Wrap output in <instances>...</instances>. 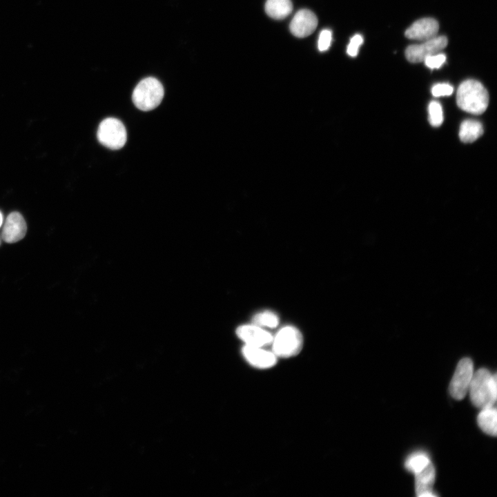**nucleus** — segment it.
I'll return each mask as SVG.
<instances>
[{
    "instance_id": "nucleus-1",
    "label": "nucleus",
    "mask_w": 497,
    "mask_h": 497,
    "mask_svg": "<svg viewBox=\"0 0 497 497\" xmlns=\"http://www.w3.org/2000/svg\"><path fill=\"white\" fill-rule=\"evenodd\" d=\"M472 404L483 409L495 405L497 398L496 374L481 368L474 373L469 391Z\"/></svg>"
},
{
    "instance_id": "nucleus-2",
    "label": "nucleus",
    "mask_w": 497,
    "mask_h": 497,
    "mask_svg": "<svg viewBox=\"0 0 497 497\" xmlns=\"http://www.w3.org/2000/svg\"><path fill=\"white\" fill-rule=\"evenodd\" d=\"M456 102L462 110L474 115H480L488 106L489 94L480 82L467 79L462 82L458 88Z\"/></svg>"
},
{
    "instance_id": "nucleus-3",
    "label": "nucleus",
    "mask_w": 497,
    "mask_h": 497,
    "mask_svg": "<svg viewBox=\"0 0 497 497\" xmlns=\"http://www.w3.org/2000/svg\"><path fill=\"white\" fill-rule=\"evenodd\" d=\"M162 84L155 77H146L135 86L132 99L135 106L141 110L148 111L157 107L164 97Z\"/></svg>"
},
{
    "instance_id": "nucleus-4",
    "label": "nucleus",
    "mask_w": 497,
    "mask_h": 497,
    "mask_svg": "<svg viewBox=\"0 0 497 497\" xmlns=\"http://www.w3.org/2000/svg\"><path fill=\"white\" fill-rule=\"evenodd\" d=\"M273 352L277 357L288 358L296 355L303 346V337L294 327L281 329L273 338Z\"/></svg>"
},
{
    "instance_id": "nucleus-5",
    "label": "nucleus",
    "mask_w": 497,
    "mask_h": 497,
    "mask_svg": "<svg viewBox=\"0 0 497 497\" xmlns=\"http://www.w3.org/2000/svg\"><path fill=\"white\" fill-rule=\"evenodd\" d=\"M97 137L102 145L113 150L121 148L127 139L125 126L114 117H108L100 123Z\"/></svg>"
},
{
    "instance_id": "nucleus-6",
    "label": "nucleus",
    "mask_w": 497,
    "mask_h": 497,
    "mask_svg": "<svg viewBox=\"0 0 497 497\" xmlns=\"http://www.w3.org/2000/svg\"><path fill=\"white\" fill-rule=\"evenodd\" d=\"M473 374L472 360L469 358L461 359L457 364L449 387V393L452 398L460 400L465 397Z\"/></svg>"
},
{
    "instance_id": "nucleus-7",
    "label": "nucleus",
    "mask_w": 497,
    "mask_h": 497,
    "mask_svg": "<svg viewBox=\"0 0 497 497\" xmlns=\"http://www.w3.org/2000/svg\"><path fill=\"white\" fill-rule=\"evenodd\" d=\"M447 43L445 36H436L420 44L411 45L406 48V58L412 63L424 61L427 57L440 52L447 46Z\"/></svg>"
},
{
    "instance_id": "nucleus-8",
    "label": "nucleus",
    "mask_w": 497,
    "mask_h": 497,
    "mask_svg": "<svg viewBox=\"0 0 497 497\" xmlns=\"http://www.w3.org/2000/svg\"><path fill=\"white\" fill-rule=\"evenodd\" d=\"M318 26L315 14L307 9H302L296 12L291 21L290 31L295 37H306L313 32Z\"/></svg>"
},
{
    "instance_id": "nucleus-9",
    "label": "nucleus",
    "mask_w": 497,
    "mask_h": 497,
    "mask_svg": "<svg viewBox=\"0 0 497 497\" xmlns=\"http://www.w3.org/2000/svg\"><path fill=\"white\" fill-rule=\"evenodd\" d=\"M26 231L27 225L23 217L19 212L14 211L6 217L1 238L7 243H14L22 240Z\"/></svg>"
},
{
    "instance_id": "nucleus-10",
    "label": "nucleus",
    "mask_w": 497,
    "mask_h": 497,
    "mask_svg": "<svg viewBox=\"0 0 497 497\" xmlns=\"http://www.w3.org/2000/svg\"><path fill=\"white\" fill-rule=\"evenodd\" d=\"M236 333L246 345L253 347H262L271 343L273 338L270 333L255 324L242 325L237 329Z\"/></svg>"
},
{
    "instance_id": "nucleus-11",
    "label": "nucleus",
    "mask_w": 497,
    "mask_h": 497,
    "mask_svg": "<svg viewBox=\"0 0 497 497\" xmlns=\"http://www.w3.org/2000/svg\"><path fill=\"white\" fill-rule=\"evenodd\" d=\"M439 29L438 21L433 18H422L415 21L405 31L408 39L425 41L437 35Z\"/></svg>"
},
{
    "instance_id": "nucleus-12",
    "label": "nucleus",
    "mask_w": 497,
    "mask_h": 497,
    "mask_svg": "<svg viewBox=\"0 0 497 497\" xmlns=\"http://www.w3.org/2000/svg\"><path fill=\"white\" fill-rule=\"evenodd\" d=\"M242 354L249 364L259 369L271 368L277 362V357L273 352L264 350L262 347L245 344L242 349Z\"/></svg>"
},
{
    "instance_id": "nucleus-13",
    "label": "nucleus",
    "mask_w": 497,
    "mask_h": 497,
    "mask_svg": "<svg viewBox=\"0 0 497 497\" xmlns=\"http://www.w3.org/2000/svg\"><path fill=\"white\" fill-rule=\"evenodd\" d=\"M415 475V489L419 497H433V485L436 478V470L432 462Z\"/></svg>"
},
{
    "instance_id": "nucleus-14",
    "label": "nucleus",
    "mask_w": 497,
    "mask_h": 497,
    "mask_svg": "<svg viewBox=\"0 0 497 497\" xmlns=\"http://www.w3.org/2000/svg\"><path fill=\"white\" fill-rule=\"evenodd\" d=\"M477 422L485 433L496 436L497 433V412L494 405L481 409L477 417Z\"/></svg>"
},
{
    "instance_id": "nucleus-15",
    "label": "nucleus",
    "mask_w": 497,
    "mask_h": 497,
    "mask_svg": "<svg viewBox=\"0 0 497 497\" xmlns=\"http://www.w3.org/2000/svg\"><path fill=\"white\" fill-rule=\"evenodd\" d=\"M293 10L291 0H267L265 4L266 14L274 19H283L289 16Z\"/></svg>"
},
{
    "instance_id": "nucleus-16",
    "label": "nucleus",
    "mask_w": 497,
    "mask_h": 497,
    "mask_svg": "<svg viewBox=\"0 0 497 497\" xmlns=\"http://www.w3.org/2000/svg\"><path fill=\"white\" fill-rule=\"evenodd\" d=\"M483 133L480 122L474 119H467L462 122L459 130V137L464 143H471Z\"/></svg>"
},
{
    "instance_id": "nucleus-17",
    "label": "nucleus",
    "mask_w": 497,
    "mask_h": 497,
    "mask_svg": "<svg viewBox=\"0 0 497 497\" xmlns=\"http://www.w3.org/2000/svg\"><path fill=\"white\" fill-rule=\"evenodd\" d=\"M431 461L429 456L423 451H417L408 456L405 462L406 469L416 474L425 468Z\"/></svg>"
},
{
    "instance_id": "nucleus-18",
    "label": "nucleus",
    "mask_w": 497,
    "mask_h": 497,
    "mask_svg": "<svg viewBox=\"0 0 497 497\" xmlns=\"http://www.w3.org/2000/svg\"><path fill=\"white\" fill-rule=\"evenodd\" d=\"M253 324L259 327L275 328L279 324L278 316L273 312L266 311L256 314L253 318Z\"/></svg>"
},
{
    "instance_id": "nucleus-19",
    "label": "nucleus",
    "mask_w": 497,
    "mask_h": 497,
    "mask_svg": "<svg viewBox=\"0 0 497 497\" xmlns=\"http://www.w3.org/2000/svg\"><path fill=\"white\" fill-rule=\"evenodd\" d=\"M429 121L434 127L440 126L443 121V112L441 105L436 101L430 102L429 107Z\"/></svg>"
},
{
    "instance_id": "nucleus-20",
    "label": "nucleus",
    "mask_w": 497,
    "mask_h": 497,
    "mask_svg": "<svg viewBox=\"0 0 497 497\" xmlns=\"http://www.w3.org/2000/svg\"><path fill=\"white\" fill-rule=\"evenodd\" d=\"M446 61V56L445 54L438 52L437 54L427 57L424 62L425 65L431 68H440Z\"/></svg>"
},
{
    "instance_id": "nucleus-21",
    "label": "nucleus",
    "mask_w": 497,
    "mask_h": 497,
    "mask_svg": "<svg viewBox=\"0 0 497 497\" xmlns=\"http://www.w3.org/2000/svg\"><path fill=\"white\" fill-rule=\"evenodd\" d=\"M363 43V37L357 34L354 35L350 40V42L347 46V54L351 57H355L360 48V46Z\"/></svg>"
},
{
    "instance_id": "nucleus-22",
    "label": "nucleus",
    "mask_w": 497,
    "mask_h": 497,
    "mask_svg": "<svg viewBox=\"0 0 497 497\" xmlns=\"http://www.w3.org/2000/svg\"><path fill=\"white\" fill-rule=\"evenodd\" d=\"M454 88L449 84H438L431 88L434 97L449 96L452 94Z\"/></svg>"
},
{
    "instance_id": "nucleus-23",
    "label": "nucleus",
    "mask_w": 497,
    "mask_h": 497,
    "mask_svg": "<svg viewBox=\"0 0 497 497\" xmlns=\"http://www.w3.org/2000/svg\"><path fill=\"white\" fill-rule=\"evenodd\" d=\"M332 39V32L329 30H323L320 35L318 39V49L320 51L328 50Z\"/></svg>"
},
{
    "instance_id": "nucleus-24",
    "label": "nucleus",
    "mask_w": 497,
    "mask_h": 497,
    "mask_svg": "<svg viewBox=\"0 0 497 497\" xmlns=\"http://www.w3.org/2000/svg\"><path fill=\"white\" fill-rule=\"evenodd\" d=\"M2 223H3V215H2L1 212L0 211V227L2 225Z\"/></svg>"
},
{
    "instance_id": "nucleus-25",
    "label": "nucleus",
    "mask_w": 497,
    "mask_h": 497,
    "mask_svg": "<svg viewBox=\"0 0 497 497\" xmlns=\"http://www.w3.org/2000/svg\"><path fill=\"white\" fill-rule=\"evenodd\" d=\"M0 245H1V237H0Z\"/></svg>"
}]
</instances>
